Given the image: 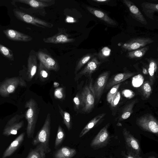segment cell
<instances>
[{
    "instance_id": "obj_1",
    "label": "cell",
    "mask_w": 158,
    "mask_h": 158,
    "mask_svg": "<svg viewBox=\"0 0 158 158\" xmlns=\"http://www.w3.org/2000/svg\"><path fill=\"white\" fill-rule=\"evenodd\" d=\"M51 124V115L48 113L47 115L42 127L38 131L32 142L33 145L41 148L46 154L51 151L49 145Z\"/></svg>"
},
{
    "instance_id": "obj_2",
    "label": "cell",
    "mask_w": 158,
    "mask_h": 158,
    "mask_svg": "<svg viewBox=\"0 0 158 158\" xmlns=\"http://www.w3.org/2000/svg\"><path fill=\"white\" fill-rule=\"evenodd\" d=\"M27 108L25 116L27 124L26 133L28 138H32L34 134L39 108L36 102L33 98H31L27 102L25 105Z\"/></svg>"
},
{
    "instance_id": "obj_3",
    "label": "cell",
    "mask_w": 158,
    "mask_h": 158,
    "mask_svg": "<svg viewBox=\"0 0 158 158\" xmlns=\"http://www.w3.org/2000/svg\"><path fill=\"white\" fill-rule=\"evenodd\" d=\"M26 84L23 78L16 77L8 78L0 85V94L4 97H7L14 92L18 86L25 87Z\"/></svg>"
},
{
    "instance_id": "obj_4",
    "label": "cell",
    "mask_w": 158,
    "mask_h": 158,
    "mask_svg": "<svg viewBox=\"0 0 158 158\" xmlns=\"http://www.w3.org/2000/svg\"><path fill=\"white\" fill-rule=\"evenodd\" d=\"M136 124L143 130L158 135V122L152 114H148L141 116L137 119Z\"/></svg>"
},
{
    "instance_id": "obj_5",
    "label": "cell",
    "mask_w": 158,
    "mask_h": 158,
    "mask_svg": "<svg viewBox=\"0 0 158 158\" xmlns=\"http://www.w3.org/2000/svg\"><path fill=\"white\" fill-rule=\"evenodd\" d=\"M13 11L16 18L24 22L43 28H52L53 26V24L49 22L20 11L18 10L14 9Z\"/></svg>"
},
{
    "instance_id": "obj_6",
    "label": "cell",
    "mask_w": 158,
    "mask_h": 158,
    "mask_svg": "<svg viewBox=\"0 0 158 158\" xmlns=\"http://www.w3.org/2000/svg\"><path fill=\"white\" fill-rule=\"evenodd\" d=\"M80 95L82 110L85 113H90L94 108L95 99L90 85L83 88Z\"/></svg>"
},
{
    "instance_id": "obj_7",
    "label": "cell",
    "mask_w": 158,
    "mask_h": 158,
    "mask_svg": "<svg viewBox=\"0 0 158 158\" xmlns=\"http://www.w3.org/2000/svg\"><path fill=\"white\" fill-rule=\"evenodd\" d=\"M109 71H106L101 74L97 78L94 84L92 81L90 85L95 98L99 101L103 93L110 75Z\"/></svg>"
},
{
    "instance_id": "obj_8",
    "label": "cell",
    "mask_w": 158,
    "mask_h": 158,
    "mask_svg": "<svg viewBox=\"0 0 158 158\" xmlns=\"http://www.w3.org/2000/svg\"><path fill=\"white\" fill-rule=\"evenodd\" d=\"M110 123H108L99 131L92 140L90 147L94 149H98L106 146L110 140V135L108 131Z\"/></svg>"
},
{
    "instance_id": "obj_9",
    "label": "cell",
    "mask_w": 158,
    "mask_h": 158,
    "mask_svg": "<svg viewBox=\"0 0 158 158\" xmlns=\"http://www.w3.org/2000/svg\"><path fill=\"white\" fill-rule=\"evenodd\" d=\"M23 115L16 114L10 119L5 127L3 134L7 136L16 134L23 126L24 122L21 119Z\"/></svg>"
},
{
    "instance_id": "obj_10",
    "label": "cell",
    "mask_w": 158,
    "mask_h": 158,
    "mask_svg": "<svg viewBox=\"0 0 158 158\" xmlns=\"http://www.w3.org/2000/svg\"><path fill=\"white\" fill-rule=\"evenodd\" d=\"M153 41L152 39L148 37L134 38L125 42L122 47L126 51H131L146 46Z\"/></svg>"
},
{
    "instance_id": "obj_11",
    "label": "cell",
    "mask_w": 158,
    "mask_h": 158,
    "mask_svg": "<svg viewBox=\"0 0 158 158\" xmlns=\"http://www.w3.org/2000/svg\"><path fill=\"white\" fill-rule=\"evenodd\" d=\"M123 134L129 151L137 156H140L141 149L138 140L125 128L123 129Z\"/></svg>"
},
{
    "instance_id": "obj_12",
    "label": "cell",
    "mask_w": 158,
    "mask_h": 158,
    "mask_svg": "<svg viewBox=\"0 0 158 158\" xmlns=\"http://www.w3.org/2000/svg\"><path fill=\"white\" fill-rule=\"evenodd\" d=\"M101 64L97 56H94L87 63L86 66L80 72L76 74L74 78L75 81L78 80L83 76H91L92 74L98 69Z\"/></svg>"
},
{
    "instance_id": "obj_13",
    "label": "cell",
    "mask_w": 158,
    "mask_h": 158,
    "mask_svg": "<svg viewBox=\"0 0 158 158\" xmlns=\"http://www.w3.org/2000/svg\"><path fill=\"white\" fill-rule=\"evenodd\" d=\"M36 55L40 61L50 70L56 72L60 69V66L57 61L49 54L42 51H39Z\"/></svg>"
},
{
    "instance_id": "obj_14",
    "label": "cell",
    "mask_w": 158,
    "mask_h": 158,
    "mask_svg": "<svg viewBox=\"0 0 158 158\" xmlns=\"http://www.w3.org/2000/svg\"><path fill=\"white\" fill-rule=\"evenodd\" d=\"M59 33L54 35L44 38V43L52 44H65L73 42L75 40V39L70 38L71 35L63 31L64 29H60Z\"/></svg>"
},
{
    "instance_id": "obj_15",
    "label": "cell",
    "mask_w": 158,
    "mask_h": 158,
    "mask_svg": "<svg viewBox=\"0 0 158 158\" xmlns=\"http://www.w3.org/2000/svg\"><path fill=\"white\" fill-rule=\"evenodd\" d=\"M123 3L127 6L132 17L143 25H146L147 22L143 15L136 6L129 0H124Z\"/></svg>"
},
{
    "instance_id": "obj_16",
    "label": "cell",
    "mask_w": 158,
    "mask_h": 158,
    "mask_svg": "<svg viewBox=\"0 0 158 158\" xmlns=\"http://www.w3.org/2000/svg\"><path fill=\"white\" fill-rule=\"evenodd\" d=\"M86 8L91 14L106 24L112 26L117 25L116 21L110 18L106 13L103 10L89 6H87Z\"/></svg>"
},
{
    "instance_id": "obj_17",
    "label": "cell",
    "mask_w": 158,
    "mask_h": 158,
    "mask_svg": "<svg viewBox=\"0 0 158 158\" xmlns=\"http://www.w3.org/2000/svg\"><path fill=\"white\" fill-rule=\"evenodd\" d=\"M3 32L8 39L13 41L27 42L32 39L28 35L14 29H8L4 30Z\"/></svg>"
},
{
    "instance_id": "obj_18",
    "label": "cell",
    "mask_w": 158,
    "mask_h": 158,
    "mask_svg": "<svg viewBox=\"0 0 158 158\" xmlns=\"http://www.w3.org/2000/svg\"><path fill=\"white\" fill-rule=\"evenodd\" d=\"M15 2L23 3L29 5L31 7L38 9H44L55 4L54 0H16Z\"/></svg>"
},
{
    "instance_id": "obj_19",
    "label": "cell",
    "mask_w": 158,
    "mask_h": 158,
    "mask_svg": "<svg viewBox=\"0 0 158 158\" xmlns=\"http://www.w3.org/2000/svg\"><path fill=\"white\" fill-rule=\"evenodd\" d=\"M36 53L32 50L27 59V72L28 78L31 80L35 75L37 68Z\"/></svg>"
},
{
    "instance_id": "obj_20",
    "label": "cell",
    "mask_w": 158,
    "mask_h": 158,
    "mask_svg": "<svg viewBox=\"0 0 158 158\" xmlns=\"http://www.w3.org/2000/svg\"><path fill=\"white\" fill-rule=\"evenodd\" d=\"M136 72H127L117 74L111 78L107 82L106 88L108 89L120 83L136 74Z\"/></svg>"
},
{
    "instance_id": "obj_21",
    "label": "cell",
    "mask_w": 158,
    "mask_h": 158,
    "mask_svg": "<svg viewBox=\"0 0 158 158\" xmlns=\"http://www.w3.org/2000/svg\"><path fill=\"white\" fill-rule=\"evenodd\" d=\"M25 133H22L10 145L4 152L2 158H6L11 156L18 148L23 141Z\"/></svg>"
},
{
    "instance_id": "obj_22",
    "label": "cell",
    "mask_w": 158,
    "mask_h": 158,
    "mask_svg": "<svg viewBox=\"0 0 158 158\" xmlns=\"http://www.w3.org/2000/svg\"><path fill=\"white\" fill-rule=\"evenodd\" d=\"M75 148L64 146L55 151L53 153V158H72L76 154Z\"/></svg>"
},
{
    "instance_id": "obj_23",
    "label": "cell",
    "mask_w": 158,
    "mask_h": 158,
    "mask_svg": "<svg viewBox=\"0 0 158 158\" xmlns=\"http://www.w3.org/2000/svg\"><path fill=\"white\" fill-rule=\"evenodd\" d=\"M106 114L105 113L100 114L91 120L82 129L79 135L80 138L86 134L92 129L101 122Z\"/></svg>"
},
{
    "instance_id": "obj_24",
    "label": "cell",
    "mask_w": 158,
    "mask_h": 158,
    "mask_svg": "<svg viewBox=\"0 0 158 158\" xmlns=\"http://www.w3.org/2000/svg\"><path fill=\"white\" fill-rule=\"evenodd\" d=\"M141 6L146 16L150 19L153 20L154 13L158 12V4L145 2L142 3Z\"/></svg>"
},
{
    "instance_id": "obj_25",
    "label": "cell",
    "mask_w": 158,
    "mask_h": 158,
    "mask_svg": "<svg viewBox=\"0 0 158 158\" xmlns=\"http://www.w3.org/2000/svg\"><path fill=\"white\" fill-rule=\"evenodd\" d=\"M97 53H89L83 56L77 61L75 68L74 73L76 74L81 68L91 59L97 56Z\"/></svg>"
},
{
    "instance_id": "obj_26",
    "label": "cell",
    "mask_w": 158,
    "mask_h": 158,
    "mask_svg": "<svg viewBox=\"0 0 158 158\" xmlns=\"http://www.w3.org/2000/svg\"><path fill=\"white\" fill-rule=\"evenodd\" d=\"M149 49V46H146L133 51H129L127 53V56L131 59H140L143 57Z\"/></svg>"
},
{
    "instance_id": "obj_27",
    "label": "cell",
    "mask_w": 158,
    "mask_h": 158,
    "mask_svg": "<svg viewBox=\"0 0 158 158\" xmlns=\"http://www.w3.org/2000/svg\"><path fill=\"white\" fill-rule=\"evenodd\" d=\"M136 101H132L124 108L120 115L119 120L122 121L127 119L129 117L133 112V108Z\"/></svg>"
},
{
    "instance_id": "obj_28",
    "label": "cell",
    "mask_w": 158,
    "mask_h": 158,
    "mask_svg": "<svg viewBox=\"0 0 158 158\" xmlns=\"http://www.w3.org/2000/svg\"><path fill=\"white\" fill-rule=\"evenodd\" d=\"M157 69V63L154 59L149 60L148 72L149 75L150 84L152 85L153 84L155 73Z\"/></svg>"
},
{
    "instance_id": "obj_29",
    "label": "cell",
    "mask_w": 158,
    "mask_h": 158,
    "mask_svg": "<svg viewBox=\"0 0 158 158\" xmlns=\"http://www.w3.org/2000/svg\"><path fill=\"white\" fill-rule=\"evenodd\" d=\"M65 133L61 126L59 125L55 142L54 148H58L62 144L65 137Z\"/></svg>"
},
{
    "instance_id": "obj_30",
    "label": "cell",
    "mask_w": 158,
    "mask_h": 158,
    "mask_svg": "<svg viewBox=\"0 0 158 158\" xmlns=\"http://www.w3.org/2000/svg\"><path fill=\"white\" fill-rule=\"evenodd\" d=\"M59 113L61 116L63 120V122L69 131L72 128V121L70 114L68 112L64 110L60 106L58 105Z\"/></svg>"
},
{
    "instance_id": "obj_31",
    "label": "cell",
    "mask_w": 158,
    "mask_h": 158,
    "mask_svg": "<svg viewBox=\"0 0 158 158\" xmlns=\"http://www.w3.org/2000/svg\"><path fill=\"white\" fill-rule=\"evenodd\" d=\"M46 154L41 147L36 146L31 150L26 158H45Z\"/></svg>"
},
{
    "instance_id": "obj_32",
    "label": "cell",
    "mask_w": 158,
    "mask_h": 158,
    "mask_svg": "<svg viewBox=\"0 0 158 158\" xmlns=\"http://www.w3.org/2000/svg\"><path fill=\"white\" fill-rule=\"evenodd\" d=\"M38 72L41 81H44L48 79L50 75V70L40 62L39 66Z\"/></svg>"
},
{
    "instance_id": "obj_33",
    "label": "cell",
    "mask_w": 158,
    "mask_h": 158,
    "mask_svg": "<svg viewBox=\"0 0 158 158\" xmlns=\"http://www.w3.org/2000/svg\"><path fill=\"white\" fill-rule=\"evenodd\" d=\"M0 53L8 59L13 60L14 58L12 51L6 47L0 44Z\"/></svg>"
},
{
    "instance_id": "obj_34",
    "label": "cell",
    "mask_w": 158,
    "mask_h": 158,
    "mask_svg": "<svg viewBox=\"0 0 158 158\" xmlns=\"http://www.w3.org/2000/svg\"><path fill=\"white\" fill-rule=\"evenodd\" d=\"M111 50L107 47L102 48L97 54L98 58L100 60H104L108 57L110 54Z\"/></svg>"
},
{
    "instance_id": "obj_35",
    "label": "cell",
    "mask_w": 158,
    "mask_h": 158,
    "mask_svg": "<svg viewBox=\"0 0 158 158\" xmlns=\"http://www.w3.org/2000/svg\"><path fill=\"white\" fill-rule=\"evenodd\" d=\"M121 85L120 83L112 87L109 91L106 96V100L110 103L112 98L116 95Z\"/></svg>"
},
{
    "instance_id": "obj_36",
    "label": "cell",
    "mask_w": 158,
    "mask_h": 158,
    "mask_svg": "<svg viewBox=\"0 0 158 158\" xmlns=\"http://www.w3.org/2000/svg\"><path fill=\"white\" fill-rule=\"evenodd\" d=\"M142 89L144 97L148 98L152 93V88L148 81H146L143 83L142 86Z\"/></svg>"
},
{
    "instance_id": "obj_37",
    "label": "cell",
    "mask_w": 158,
    "mask_h": 158,
    "mask_svg": "<svg viewBox=\"0 0 158 158\" xmlns=\"http://www.w3.org/2000/svg\"><path fill=\"white\" fill-rule=\"evenodd\" d=\"M143 77L140 74L134 76L132 78V84L134 87H138L140 86L143 81Z\"/></svg>"
},
{
    "instance_id": "obj_38",
    "label": "cell",
    "mask_w": 158,
    "mask_h": 158,
    "mask_svg": "<svg viewBox=\"0 0 158 158\" xmlns=\"http://www.w3.org/2000/svg\"><path fill=\"white\" fill-rule=\"evenodd\" d=\"M54 94L56 98L59 100L63 99L64 97L63 88L60 87L54 90Z\"/></svg>"
},
{
    "instance_id": "obj_39",
    "label": "cell",
    "mask_w": 158,
    "mask_h": 158,
    "mask_svg": "<svg viewBox=\"0 0 158 158\" xmlns=\"http://www.w3.org/2000/svg\"><path fill=\"white\" fill-rule=\"evenodd\" d=\"M75 108L78 110L81 107V101L80 93H77L73 99Z\"/></svg>"
},
{
    "instance_id": "obj_40",
    "label": "cell",
    "mask_w": 158,
    "mask_h": 158,
    "mask_svg": "<svg viewBox=\"0 0 158 158\" xmlns=\"http://www.w3.org/2000/svg\"><path fill=\"white\" fill-rule=\"evenodd\" d=\"M120 98V93L119 91H118L111 101L110 103L111 106L112 107L116 106L119 102Z\"/></svg>"
},
{
    "instance_id": "obj_41",
    "label": "cell",
    "mask_w": 158,
    "mask_h": 158,
    "mask_svg": "<svg viewBox=\"0 0 158 158\" xmlns=\"http://www.w3.org/2000/svg\"><path fill=\"white\" fill-rule=\"evenodd\" d=\"M122 94L124 97L129 99L132 98L135 95L134 92L129 89L123 90L122 92Z\"/></svg>"
},
{
    "instance_id": "obj_42",
    "label": "cell",
    "mask_w": 158,
    "mask_h": 158,
    "mask_svg": "<svg viewBox=\"0 0 158 158\" xmlns=\"http://www.w3.org/2000/svg\"><path fill=\"white\" fill-rule=\"evenodd\" d=\"M92 1L97 4L98 5H107L114 6V4H112L114 2H111L112 1L110 0H92Z\"/></svg>"
},
{
    "instance_id": "obj_43",
    "label": "cell",
    "mask_w": 158,
    "mask_h": 158,
    "mask_svg": "<svg viewBox=\"0 0 158 158\" xmlns=\"http://www.w3.org/2000/svg\"><path fill=\"white\" fill-rule=\"evenodd\" d=\"M126 158H142L140 156H137L131 152L129 151L126 156Z\"/></svg>"
},
{
    "instance_id": "obj_44",
    "label": "cell",
    "mask_w": 158,
    "mask_h": 158,
    "mask_svg": "<svg viewBox=\"0 0 158 158\" xmlns=\"http://www.w3.org/2000/svg\"><path fill=\"white\" fill-rule=\"evenodd\" d=\"M65 21L66 22L68 23H74L77 21L73 17L67 16L65 19Z\"/></svg>"
},
{
    "instance_id": "obj_45",
    "label": "cell",
    "mask_w": 158,
    "mask_h": 158,
    "mask_svg": "<svg viewBox=\"0 0 158 158\" xmlns=\"http://www.w3.org/2000/svg\"><path fill=\"white\" fill-rule=\"evenodd\" d=\"M150 158H153V157H151Z\"/></svg>"
}]
</instances>
